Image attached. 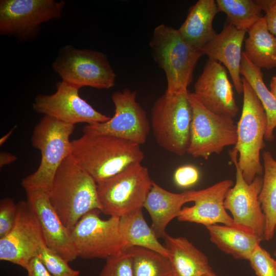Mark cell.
Here are the masks:
<instances>
[{"mask_svg":"<svg viewBox=\"0 0 276 276\" xmlns=\"http://www.w3.org/2000/svg\"><path fill=\"white\" fill-rule=\"evenodd\" d=\"M140 146L110 135L83 133L72 141L71 155L98 183L142 163L144 153Z\"/></svg>","mask_w":276,"mask_h":276,"instance_id":"cell-1","label":"cell"},{"mask_svg":"<svg viewBox=\"0 0 276 276\" xmlns=\"http://www.w3.org/2000/svg\"><path fill=\"white\" fill-rule=\"evenodd\" d=\"M49 198L62 222L71 232L84 215L102 209L97 183L71 154L57 170Z\"/></svg>","mask_w":276,"mask_h":276,"instance_id":"cell-2","label":"cell"},{"mask_svg":"<svg viewBox=\"0 0 276 276\" xmlns=\"http://www.w3.org/2000/svg\"><path fill=\"white\" fill-rule=\"evenodd\" d=\"M149 45L154 60L166 75L165 94L188 90L194 68L203 55L201 50L191 45L178 30L164 24L154 28Z\"/></svg>","mask_w":276,"mask_h":276,"instance_id":"cell-3","label":"cell"},{"mask_svg":"<svg viewBox=\"0 0 276 276\" xmlns=\"http://www.w3.org/2000/svg\"><path fill=\"white\" fill-rule=\"evenodd\" d=\"M75 125L44 116L35 126L31 138L32 146L40 150V163L37 169L25 177V190L40 189L49 193L54 178L63 160L72 153L70 137Z\"/></svg>","mask_w":276,"mask_h":276,"instance_id":"cell-4","label":"cell"},{"mask_svg":"<svg viewBox=\"0 0 276 276\" xmlns=\"http://www.w3.org/2000/svg\"><path fill=\"white\" fill-rule=\"evenodd\" d=\"M242 113L237 124V140L233 150L239 153L238 166L244 180L251 183L263 174L260 151L266 146L264 139L267 125V116L252 88L244 78Z\"/></svg>","mask_w":276,"mask_h":276,"instance_id":"cell-5","label":"cell"},{"mask_svg":"<svg viewBox=\"0 0 276 276\" xmlns=\"http://www.w3.org/2000/svg\"><path fill=\"white\" fill-rule=\"evenodd\" d=\"M188 90L173 95L164 94L154 103L151 111L153 135L165 150L182 156L190 144L192 109Z\"/></svg>","mask_w":276,"mask_h":276,"instance_id":"cell-6","label":"cell"},{"mask_svg":"<svg viewBox=\"0 0 276 276\" xmlns=\"http://www.w3.org/2000/svg\"><path fill=\"white\" fill-rule=\"evenodd\" d=\"M153 181L147 168L139 163L98 183L101 212L120 218L143 209Z\"/></svg>","mask_w":276,"mask_h":276,"instance_id":"cell-7","label":"cell"},{"mask_svg":"<svg viewBox=\"0 0 276 276\" xmlns=\"http://www.w3.org/2000/svg\"><path fill=\"white\" fill-rule=\"evenodd\" d=\"M62 81L79 89L89 86L109 89L115 85L116 74L106 55L102 52L62 47L52 64Z\"/></svg>","mask_w":276,"mask_h":276,"instance_id":"cell-8","label":"cell"},{"mask_svg":"<svg viewBox=\"0 0 276 276\" xmlns=\"http://www.w3.org/2000/svg\"><path fill=\"white\" fill-rule=\"evenodd\" d=\"M192 109L190 144L187 153L195 158L207 159L220 154L227 146H235L237 126L233 118L217 114L203 106L193 93L189 92Z\"/></svg>","mask_w":276,"mask_h":276,"instance_id":"cell-9","label":"cell"},{"mask_svg":"<svg viewBox=\"0 0 276 276\" xmlns=\"http://www.w3.org/2000/svg\"><path fill=\"white\" fill-rule=\"evenodd\" d=\"M95 209L84 215L71 231L78 257L83 259L107 258L128 247L119 230L120 218L103 219Z\"/></svg>","mask_w":276,"mask_h":276,"instance_id":"cell-10","label":"cell"},{"mask_svg":"<svg viewBox=\"0 0 276 276\" xmlns=\"http://www.w3.org/2000/svg\"><path fill=\"white\" fill-rule=\"evenodd\" d=\"M63 1L1 0L0 34L24 40L34 37L40 25L60 18Z\"/></svg>","mask_w":276,"mask_h":276,"instance_id":"cell-11","label":"cell"},{"mask_svg":"<svg viewBox=\"0 0 276 276\" xmlns=\"http://www.w3.org/2000/svg\"><path fill=\"white\" fill-rule=\"evenodd\" d=\"M136 96V91L128 88L115 91L111 96L115 107L113 116L105 122L86 125L83 133L110 135L140 145L145 143L150 127Z\"/></svg>","mask_w":276,"mask_h":276,"instance_id":"cell-12","label":"cell"},{"mask_svg":"<svg viewBox=\"0 0 276 276\" xmlns=\"http://www.w3.org/2000/svg\"><path fill=\"white\" fill-rule=\"evenodd\" d=\"M229 153L236 168V182L226 193L225 209L231 213L236 225L252 232L263 241L266 220L259 200L263 177L257 176L247 183L238 165V153L233 150Z\"/></svg>","mask_w":276,"mask_h":276,"instance_id":"cell-13","label":"cell"},{"mask_svg":"<svg viewBox=\"0 0 276 276\" xmlns=\"http://www.w3.org/2000/svg\"><path fill=\"white\" fill-rule=\"evenodd\" d=\"M79 89L61 81L52 95H39L32 104L36 112L75 125L103 123L110 117L97 111L79 95Z\"/></svg>","mask_w":276,"mask_h":276,"instance_id":"cell-14","label":"cell"},{"mask_svg":"<svg viewBox=\"0 0 276 276\" xmlns=\"http://www.w3.org/2000/svg\"><path fill=\"white\" fill-rule=\"evenodd\" d=\"M17 206L13 227L0 239V260L26 269L30 261L38 256L44 242L39 221L27 201L21 200Z\"/></svg>","mask_w":276,"mask_h":276,"instance_id":"cell-15","label":"cell"},{"mask_svg":"<svg viewBox=\"0 0 276 276\" xmlns=\"http://www.w3.org/2000/svg\"><path fill=\"white\" fill-rule=\"evenodd\" d=\"M193 94L203 106L214 113L233 118L238 113L227 70L217 61L208 59L194 84Z\"/></svg>","mask_w":276,"mask_h":276,"instance_id":"cell-16","label":"cell"},{"mask_svg":"<svg viewBox=\"0 0 276 276\" xmlns=\"http://www.w3.org/2000/svg\"><path fill=\"white\" fill-rule=\"evenodd\" d=\"M27 201L40 224L44 242L68 262L77 257L71 232L63 224L49 198V193L40 189L25 190Z\"/></svg>","mask_w":276,"mask_h":276,"instance_id":"cell-17","label":"cell"},{"mask_svg":"<svg viewBox=\"0 0 276 276\" xmlns=\"http://www.w3.org/2000/svg\"><path fill=\"white\" fill-rule=\"evenodd\" d=\"M233 183L231 179H225L203 190L191 191V200L194 204L183 206L178 220L205 227L219 223L236 225L224 205L226 193Z\"/></svg>","mask_w":276,"mask_h":276,"instance_id":"cell-18","label":"cell"},{"mask_svg":"<svg viewBox=\"0 0 276 276\" xmlns=\"http://www.w3.org/2000/svg\"><path fill=\"white\" fill-rule=\"evenodd\" d=\"M247 31L226 23L219 34L201 49L211 60L223 63L228 71L238 94L243 93L240 66L242 47Z\"/></svg>","mask_w":276,"mask_h":276,"instance_id":"cell-19","label":"cell"},{"mask_svg":"<svg viewBox=\"0 0 276 276\" xmlns=\"http://www.w3.org/2000/svg\"><path fill=\"white\" fill-rule=\"evenodd\" d=\"M190 201H192L190 191L175 193L153 181L144 208L151 217V227L158 238L165 239L168 224L179 216L183 205Z\"/></svg>","mask_w":276,"mask_h":276,"instance_id":"cell-20","label":"cell"},{"mask_svg":"<svg viewBox=\"0 0 276 276\" xmlns=\"http://www.w3.org/2000/svg\"><path fill=\"white\" fill-rule=\"evenodd\" d=\"M164 245L175 276H203L214 272L206 256L186 238L167 235Z\"/></svg>","mask_w":276,"mask_h":276,"instance_id":"cell-21","label":"cell"},{"mask_svg":"<svg viewBox=\"0 0 276 276\" xmlns=\"http://www.w3.org/2000/svg\"><path fill=\"white\" fill-rule=\"evenodd\" d=\"M218 12L216 1L199 0L190 7L178 30L191 45L201 49L217 34L213 22Z\"/></svg>","mask_w":276,"mask_h":276,"instance_id":"cell-22","label":"cell"},{"mask_svg":"<svg viewBox=\"0 0 276 276\" xmlns=\"http://www.w3.org/2000/svg\"><path fill=\"white\" fill-rule=\"evenodd\" d=\"M206 228L212 242L225 253L238 259L248 260L262 241L255 234L237 225L216 224Z\"/></svg>","mask_w":276,"mask_h":276,"instance_id":"cell-23","label":"cell"},{"mask_svg":"<svg viewBox=\"0 0 276 276\" xmlns=\"http://www.w3.org/2000/svg\"><path fill=\"white\" fill-rule=\"evenodd\" d=\"M247 32L244 52L247 58L261 69L275 68L276 36L269 31L265 16Z\"/></svg>","mask_w":276,"mask_h":276,"instance_id":"cell-24","label":"cell"},{"mask_svg":"<svg viewBox=\"0 0 276 276\" xmlns=\"http://www.w3.org/2000/svg\"><path fill=\"white\" fill-rule=\"evenodd\" d=\"M119 230L128 247H140L169 257L168 249L145 221L142 209L120 217Z\"/></svg>","mask_w":276,"mask_h":276,"instance_id":"cell-25","label":"cell"},{"mask_svg":"<svg viewBox=\"0 0 276 276\" xmlns=\"http://www.w3.org/2000/svg\"><path fill=\"white\" fill-rule=\"evenodd\" d=\"M240 74L249 83L265 111L267 125L264 139L272 142L276 127V99L265 84L261 69L251 63L242 53Z\"/></svg>","mask_w":276,"mask_h":276,"instance_id":"cell-26","label":"cell"},{"mask_svg":"<svg viewBox=\"0 0 276 276\" xmlns=\"http://www.w3.org/2000/svg\"><path fill=\"white\" fill-rule=\"evenodd\" d=\"M262 158L263 177L259 200L266 220L264 239L269 241L274 236L276 224V160L268 151L263 152Z\"/></svg>","mask_w":276,"mask_h":276,"instance_id":"cell-27","label":"cell"},{"mask_svg":"<svg viewBox=\"0 0 276 276\" xmlns=\"http://www.w3.org/2000/svg\"><path fill=\"white\" fill-rule=\"evenodd\" d=\"M218 11L225 13L227 23L239 30L247 31L263 16L257 1L216 0Z\"/></svg>","mask_w":276,"mask_h":276,"instance_id":"cell-28","label":"cell"},{"mask_svg":"<svg viewBox=\"0 0 276 276\" xmlns=\"http://www.w3.org/2000/svg\"><path fill=\"white\" fill-rule=\"evenodd\" d=\"M134 276H175L169 258L144 248L128 247Z\"/></svg>","mask_w":276,"mask_h":276,"instance_id":"cell-29","label":"cell"},{"mask_svg":"<svg viewBox=\"0 0 276 276\" xmlns=\"http://www.w3.org/2000/svg\"><path fill=\"white\" fill-rule=\"evenodd\" d=\"M38 257L52 276H79L80 271L70 267L68 262L43 243Z\"/></svg>","mask_w":276,"mask_h":276,"instance_id":"cell-30","label":"cell"},{"mask_svg":"<svg viewBox=\"0 0 276 276\" xmlns=\"http://www.w3.org/2000/svg\"><path fill=\"white\" fill-rule=\"evenodd\" d=\"M99 276H134L132 256L128 248L107 258Z\"/></svg>","mask_w":276,"mask_h":276,"instance_id":"cell-31","label":"cell"},{"mask_svg":"<svg viewBox=\"0 0 276 276\" xmlns=\"http://www.w3.org/2000/svg\"><path fill=\"white\" fill-rule=\"evenodd\" d=\"M248 261L257 276H276V260L260 245L255 249Z\"/></svg>","mask_w":276,"mask_h":276,"instance_id":"cell-32","label":"cell"},{"mask_svg":"<svg viewBox=\"0 0 276 276\" xmlns=\"http://www.w3.org/2000/svg\"><path fill=\"white\" fill-rule=\"evenodd\" d=\"M17 212V204L10 198L0 201V239L6 236L14 225Z\"/></svg>","mask_w":276,"mask_h":276,"instance_id":"cell-33","label":"cell"},{"mask_svg":"<svg viewBox=\"0 0 276 276\" xmlns=\"http://www.w3.org/2000/svg\"><path fill=\"white\" fill-rule=\"evenodd\" d=\"M199 178L197 169L193 166L186 165L178 168L175 171L174 179L175 183L181 188H188L195 185Z\"/></svg>","mask_w":276,"mask_h":276,"instance_id":"cell-34","label":"cell"},{"mask_svg":"<svg viewBox=\"0 0 276 276\" xmlns=\"http://www.w3.org/2000/svg\"><path fill=\"white\" fill-rule=\"evenodd\" d=\"M257 2L266 13L265 17L269 31L276 36V0H260Z\"/></svg>","mask_w":276,"mask_h":276,"instance_id":"cell-35","label":"cell"},{"mask_svg":"<svg viewBox=\"0 0 276 276\" xmlns=\"http://www.w3.org/2000/svg\"><path fill=\"white\" fill-rule=\"evenodd\" d=\"M26 269L27 276H52L38 256L30 261Z\"/></svg>","mask_w":276,"mask_h":276,"instance_id":"cell-36","label":"cell"},{"mask_svg":"<svg viewBox=\"0 0 276 276\" xmlns=\"http://www.w3.org/2000/svg\"><path fill=\"white\" fill-rule=\"evenodd\" d=\"M17 159V157L7 151H2L0 153V167L9 165Z\"/></svg>","mask_w":276,"mask_h":276,"instance_id":"cell-37","label":"cell"},{"mask_svg":"<svg viewBox=\"0 0 276 276\" xmlns=\"http://www.w3.org/2000/svg\"><path fill=\"white\" fill-rule=\"evenodd\" d=\"M16 125L14 126L9 131L0 139V146H2L11 136L13 131L16 128Z\"/></svg>","mask_w":276,"mask_h":276,"instance_id":"cell-38","label":"cell"},{"mask_svg":"<svg viewBox=\"0 0 276 276\" xmlns=\"http://www.w3.org/2000/svg\"><path fill=\"white\" fill-rule=\"evenodd\" d=\"M270 92L276 99V75L272 77L270 82Z\"/></svg>","mask_w":276,"mask_h":276,"instance_id":"cell-39","label":"cell"},{"mask_svg":"<svg viewBox=\"0 0 276 276\" xmlns=\"http://www.w3.org/2000/svg\"><path fill=\"white\" fill-rule=\"evenodd\" d=\"M203 276H218L214 272L205 274Z\"/></svg>","mask_w":276,"mask_h":276,"instance_id":"cell-40","label":"cell"},{"mask_svg":"<svg viewBox=\"0 0 276 276\" xmlns=\"http://www.w3.org/2000/svg\"><path fill=\"white\" fill-rule=\"evenodd\" d=\"M275 232H276V224H275ZM274 254L276 256V249L275 250Z\"/></svg>","mask_w":276,"mask_h":276,"instance_id":"cell-41","label":"cell"}]
</instances>
